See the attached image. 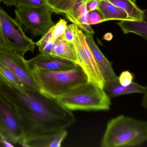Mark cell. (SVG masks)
Instances as JSON below:
<instances>
[{
  "instance_id": "23",
  "label": "cell",
  "mask_w": 147,
  "mask_h": 147,
  "mask_svg": "<svg viewBox=\"0 0 147 147\" xmlns=\"http://www.w3.org/2000/svg\"><path fill=\"white\" fill-rule=\"evenodd\" d=\"M67 22L65 20L60 19L59 21L54 25L53 32V42L63 35L67 28Z\"/></svg>"
},
{
  "instance_id": "32",
  "label": "cell",
  "mask_w": 147,
  "mask_h": 147,
  "mask_svg": "<svg viewBox=\"0 0 147 147\" xmlns=\"http://www.w3.org/2000/svg\"><path fill=\"white\" fill-rule=\"evenodd\" d=\"M1 0H0V5H1ZM1 8H0V31L1 30Z\"/></svg>"
},
{
  "instance_id": "15",
  "label": "cell",
  "mask_w": 147,
  "mask_h": 147,
  "mask_svg": "<svg viewBox=\"0 0 147 147\" xmlns=\"http://www.w3.org/2000/svg\"><path fill=\"white\" fill-rule=\"evenodd\" d=\"M52 55L71 60L77 64L78 58L73 43L60 37L53 42Z\"/></svg>"
},
{
  "instance_id": "14",
  "label": "cell",
  "mask_w": 147,
  "mask_h": 147,
  "mask_svg": "<svg viewBox=\"0 0 147 147\" xmlns=\"http://www.w3.org/2000/svg\"><path fill=\"white\" fill-rule=\"evenodd\" d=\"M143 18L139 20H123L117 22L124 34L134 33L147 40V8L143 10Z\"/></svg>"
},
{
  "instance_id": "5",
  "label": "cell",
  "mask_w": 147,
  "mask_h": 147,
  "mask_svg": "<svg viewBox=\"0 0 147 147\" xmlns=\"http://www.w3.org/2000/svg\"><path fill=\"white\" fill-rule=\"evenodd\" d=\"M0 51L14 52L24 55L33 53L36 43L25 34L22 25L1 8Z\"/></svg>"
},
{
  "instance_id": "12",
  "label": "cell",
  "mask_w": 147,
  "mask_h": 147,
  "mask_svg": "<svg viewBox=\"0 0 147 147\" xmlns=\"http://www.w3.org/2000/svg\"><path fill=\"white\" fill-rule=\"evenodd\" d=\"M103 89L111 99L133 93L143 94L146 90V86H143L138 83L133 82L130 85L125 87L120 84L118 78L110 81H105Z\"/></svg>"
},
{
  "instance_id": "10",
  "label": "cell",
  "mask_w": 147,
  "mask_h": 147,
  "mask_svg": "<svg viewBox=\"0 0 147 147\" xmlns=\"http://www.w3.org/2000/svg\"><path fill=\"white\" fill-rule=\"evenodd\" d=\"M30 69L38 68L51 71H64L76 67L78 64L71 60L51 54H40L27 60Z\"/></svg>"
},
{
  "instance_id": "28",
  "label": "cell",
  "mask_w": 147,
  "mask_h": 147,
  "mask_svg": "<svg viewBox=\"0 0 147 147\" xmlns=\"http://www.w3.org/2000/svg\"><path fill=\"white\" fill-rule=\"evenodd\" d=\"M143 95V97L141 101V105L144 108L147 110V86L146 90Z\"/></svg>"
},
{
  "instance_id": "6",
  "label": "cell",
  "mask_w": 147,
  "mask_h": 147,
  "mask_svg": "<svg viewBox=\"0 0 147 147\" xmlns=\"http://www.w3.org/2000/svg\"><path fill=\"white\" fill-rule=\"evenodd\" d=\"M16 20L34 37L42 35L54 25L52 12L45 4L39 7L16 8Z\"/></svg>"
},
{
  "instance_id": "29",
  "label": "cell",
  "mask_w": 147,
  "mask_h": 147,
  "mask_svg": "<svg viewBox=\"0 0 147 147\" xmlns=\"http://www.w3.org/2000/svg\"><path fill=\"white\" fill-rule=\"evenodd\" d=\"M14 146L4 139L0 138V147H14Z\"/></svg>"
},
{
  "instance_id": "18",
  "label": "cell",
  "mask_w": 147,
  "mask_h": 147,
  "mask_svg": "<svg viewBox=\"0 0 147 147\" xmlns=\"http://www.w3.org/2000/svg\"><path fill=\"white\" fill-rule=\"evenodd\" d=\"M73 21L84 33L94 35L95 32L91 27L88 20V12L86 3L80 1L78 3L73 12Z\"/></svg>"
},
{
  "instance_id": "20",
  "label": "cell",
  "mask_w": 147,
  "mask_h": 147,
  "mask_svg": "<svg viewBox=\"0 0 147 147\" xmlns=\"http://www.w3.org/2000/svg\"><path fill=\"white\" fill-rule=\"evenodd\" d=\"M0 77L17 90L25 94L28 91L25 89L20 81L1 60Z\"/></svg>"
},
{
  "instance_id": "11",
  "label": "cell",
  "mask_w": 147,
  "mask_h": 147,
  "mask_svg": "<svg viewBox=\"0 0 147 147\" xmlns=\"http://www.w3.org/2000/svg\"><path fill=\"white\" fill-rule=\"evenodd\" d=\"M86 41L93 54L105 81L117 79L118 77L113 70L111 63L105 58L93 39V35L84 33Z\"/></svg>"
},
{
  "instance_id": "24",
  "label": "cell",
  "mask_w": 147,
  "mask_h": 147,
  "mask_svg": "<svg viewBox=\"0 0 147 147\" xmlns=\"http://www.w3.org/2000/svg\"><path fill=\"white\" fill-rule=\"evenodd\" d=\"M88 20L90 25H96L105 22V19L99 9L88 12Z\"/></svg>"
},
{
  "instance_id": "30",
  "label": "cell",
  "mask_w": 147,
  "mask_h": 147,
  "mask_svg": "<svg viewBox=\"0 0 147 147\" xmlns=\"http://www.w3.org/2000/svg\"><path fill=\"white\" fill-rule=\"evenodd\" d=\"M16 0H1L2 2L8 7H12L15 4Z\"/></svg>"
},
{
  "instance_id": "8",
  "label": "cell",
  "mask_w": 147,
  "mask_h": 147,
  "mask_svg": "<svg viewBox=\"0 0 147 147\" xmlns=\"http://www.w3.org/2000/svg\"><path fill=\"white\" fill-rule=\"evenodd\" d=\"M0 138L20 144L23 132L19 116L12 105L0 95Z\"/></svg>"
},
{
  "instance_id": "13",
  "label": "cell",
  "mask_w": 147,
  "mask_h": 147,
  "mask_svg": "<svg viewBox=\"0 0 147 147\" xmlns=\"http://www.w3.org/2000/svg\"><path fill=\"white\" fill-rule=\"evenodd\" d=\"M65 129L45 135L29 140L22 145L23 147H59L67 136Z\"/></svg>"
},
{
  "instance_id": "21",
  "label": "cell",
  "mask_w": 147,
  "mask_h": 147,
  "mask_svg": "<svg viewBox=\"0 0 147 147\" xmlns=\"http://www.w3.org/2000/svg\"><path fill=\"white\" fill-rule=\"evenodd\" d=\"M53 26L41 36L40 39L36 43L39 51L42 54H51L53 47Z\"/></svg>"
},
{
  "instance_id": "31",
  "label": "cell",
  "mask_w": 147,
  "mask_h": 147,
  "mask_svg": "<svg viewBox=\"0 0 147 147\" xmlns=\"http://www.w3.org/2000/svg\"><path fill=\"white\" fill-rule=\"evenodd\" d=\"M112 35L111 33H107L104 36L103 39L107 40H110L112 39Z\"/></svg>"
},
{
  "instance_id": "9",
  "label": "cell",
  "mask_w": 147,
  "mask_h": 147,
  "mask_svg": "<svg viewBox=\"0 0 147 147\" xmlns=\"http://www.w3.org/2000/svg\"><path fill=\"white\" fill-rule=\"evenodd\" d=\"M0 60L13 72L28 91H39L27 60L14 52L0 51Z\"/></svg>"
},
{
  "instance_id": "19",
  "label": "cell",
  "mask_w": 147,
  "mask_h": 147,
  "mask_svg": "<svg viewBox=\"0 0 147 147\" xmlns=\"http://www.w3.org/2000/svg\"><path fill=\"white\" fill-rule=\"evenodd\" d=\"M120 8L125 10L133 20H142L144 13L136 4L134 0H106Z\"/></svg>"
},
{
  "instance_id": "26",
  "label": "cell",
  "mask_w": 147,
  "mask_h": 147,
  "mask_svg": "<svg viewBox=\"0 0 147 147\" xmlns=\"http://www.w3.org/2000/svg\"><path fill=\"white\" fill-rule=\"evenodd\" d=\"M75 37V24H72L67 25V28L65 31L61 38L69 42L73 43Z\"/></svg>"
},
{
  "instance_id": "16",
  "label": "cell",
  "mask_w": 147,
  "mask_h": 147,
  "mask_svg": "<svg viewBox=\"0 0 147 147\" xmlns=\"http://www.w3.org/2000/svg\"><path fill=\"white\" fill-rule=\"evenodd\" d=\"M80 1H82L81 0H46L47 5L53 12L64 15L72 22L74 9L77 3Z\"/></svg>"
},
{
  "instance_id": "1",
  "label": "cell",
  "mask_w": 147,
  "mask_h": 147,
  "mask_svg": "<svg viewBox=\"0 0 147 147\" xmlns=\"http://www.w3.org/2000/svg\"><path fill=\"white\" fill-rule=\"evenodd\" d=\"M0 95L16 110L23 132L22 146L29 140L65 129L76 118L56 99L40 91L22 93L0 77Z\"/></svg>"
},
{
  "instance_id": "22",
  "label": "cell",
  "mask_w": 147,
  "mask_h": 147,
  "mask_svg": "<svg viewBox=\"0 0 147 147\" xmlns=\"http://www.w3.org/2000/svg\"><path fill=\"white\" fill-rule=\"evenodd\" d=\"M46 4V0H16V8L39 7Z\"/></svg>"
},
{
  "instance_id": "4",
  "label": "cell",
  "mask_w": 147,
  "mask_h": 147,
  "mask_svg": "<svg viewBox=\"0 0 147 147\" xmlns=\"http://www.w3.org/2000/svg\"><path fill=\"white\" fill-rule=\"evenodd\" d=\"M56 99L71 111L108 110L111 105V98L103 89L89 81Z\"/></svg>"
},
{
  "instance_id": "25",
  "label": "cell",
  "mask_w": 147,
  "mask_h": 147,
  "mask_svg": "<svg viewBox=\"0 0 147 147\" xmlns=\"http://www.w3.org/2000/svg\"><path fill=\"white\" fill-rule=\"evenodd\" d=\"M134 79V74L128 70L123 72L118 77L120 84L123 86L125 87L130 85L134 82L133 80Z\"/></svg>"
},
{
  "instance_id": "17",
  "label": "cell",
  "mask_w": 147,
  "mask_h": 147,
  "mask_svg": "<svg viewBox=\"0 0 147 147\" xmlns=\"http://www.w3.org/2000/svg\"><path fill=\"white\" fill-rule=\"evenodd\" d=\"M99 10L102 14L105 21L112 20H134L127 13L106 0H101Z\"/></svg>"
},
{
  "instance_id": "2",
  "label": "cell",
  "mask_w": 147,
  "mask_h": 147,
  "mask_svg": "<svg viewBox=\"0 0 147 147\" xmlns=\"http://www.w3.org/2000/svg\"><path fill=\"white\" fill-rule=\"evenodd\" d=\"M147 141V122L121 115L107 123L101 146L136 147Z\"/></svg>"
},
{
  "instance_id": "3",
  "label": "cell",
  "mask_w": 147,
  "mask_h": 147,
  "mask_svg": "<svg viewBox=\"0 0 147 147\" xmlns=\"http://www.w3.org/2000/svg\"><path fill=\"white\" fill-rule=\"evenodd\" d=\"M31 70L40 92L55 99L88 81L86 74L78 64L64 71H51L38 68Z\"/></svg>"
},
{
  "instance_id": "7",
  "label": "cell",
  "mask_w": 147,
  "mask_h": 147,
  "mask_svg": "<svg viewBox=\"0 0 147 147\" xmlns=\"http://www.w3.org/2000/svg\"><path fill=\"white\" fill-rule=\"evenodd\" d=\"M75 37L73 41L78 58L77 64L81 66L88 81L103 89L105 83L101 70L86 41L83 30L75 24Z\"/></svg>"
},
{
  "instance_id": "27",
  "label": "cell",
  "mask_w": 147,
  "mask_h": 147,
  "mask_svg": "<svg viewBox=\"0 0 147 147\" xmlns=\"http://www.w3.org/2000/svg\"><path fill=\"white\" fill-rule=\"evenodd\" d=\"M101 0H90L86 3V7L88 12L96 9H99Z\"/></svg>"
}]
</instances>
